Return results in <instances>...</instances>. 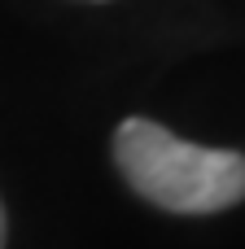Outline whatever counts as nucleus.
I'll return each mask as SVG.
<instances>
[{"label": "nucleus", "mask_w": 245, "mask_h": 249, "mask_svg": "<svg viewBox=\"0 0 245 249\" xmlns=\"http://www.w3.org/2000/svg\"><path fill=\"white\" fill-rule=\"evenodd\" d=\"M114 166L136 197L167 214H219L245 201V153L180 140L153 118H123Z\"/></svg>", "instance_id": "obj_1"}, {"label": "nucleus", "mask_w": 245, "mask_h": 249, "mask_svg": "<svg viewBox=\"0 0 245 249\" xmlns=\"http://www.w3.org/2000/svg\"><path fill=\"white\" fill-rule=\"evenodd\" d=\"M4 241H9V223H4V206H0V249H4Z\"/></svg>", "instance_id": "obj_2"}]
</instances>
